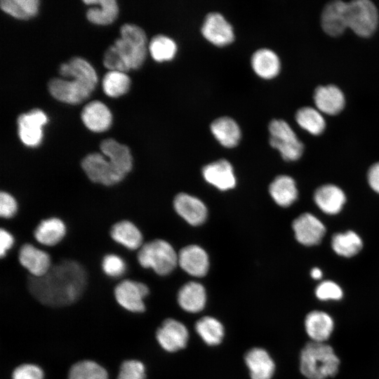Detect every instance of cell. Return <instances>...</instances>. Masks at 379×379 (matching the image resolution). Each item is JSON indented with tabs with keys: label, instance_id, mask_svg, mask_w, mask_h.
I'll return each mask as SVG.
<instances>
[{
	"label": "cell",
	"instance_id": "ba28073f",
	"mask_svg": "<svg viewBox=\"0 0 379 379\" xmlns=\"http://www.w3.org/2000/svg\"><path fill=\"white\" fill-rule=\"evenodd\" d=\"M51 79L48 83L51 95L55 99L70 105H77L87 99L94 89L77 79Z\"/></svg>",
	"mask_w": 379,
	"mask_h": 379
},
{
	"label": "cell",
	"instance_id": "83f0119b",
	"mask_svg": "<svg viewBox=\"0 0 379 379\" xmlns=\"http://www.w3.org/2000/svg\"><path fill=\"white\" fill-rule=\"evenodd\" d=\"M253 71L263 79H272L280 71V60L275 52L269 48H260L251 57Z\"/></svg>",
	"mask_w": 379,
	"mask_h": 379
},
{
	"label": "cell",
	"instance_id": "ffe728a7",
	"mask_svg": "<svg viewBox=\"0 0 379 379\" xmlns=\"http://www.w3.org/2000/svg\"><path fill=\"white\" fill-rule=\"evenodd\" d=\"M314 100L318 110L328 115L340 113L345 103L343 93L335 85L317 87L314 91Z\"/></svg>",
	"mask_w": 379,
	"mask_h": 379
},
{
	"label": "cell",
	"instance_id": "ee69618b",
	"mask_svg": "<svg viewBox=\"0 0 379 379\" xmlns=\"http://www.w3.org/2000/svg\"><path fill=\"white\" fill-rule=\"evenodd\" d=\"M18 211V204L15 198L6 192L0 193V215L4 218H11Z\"/></svg>",
	"mask_w": 379,
	"mask_h": 379
},
{
	"label": "cell",
	"instance_id": "60d3db41",
	"mask_svg": "<svg viewBox=\"0 0 379 379\" xmlns=\"http://www.w3.org/2000/svg\"><path fill=\"white\" fill-rule=\"evenodd\" d=\"M315 295L320 300H339L343 298V292L336 283L324 281L317 286Z\"/></svg>",
	"mask_w": 379,
	"mask_h": 379
},
{
	"label": "cell",
	"instance_id": "cb8c5ba5",
	"mask_svg": "<svg viewBox=\"0 0 379 379\" xmlns=\"http://www.w3.org/2000/svg\"><path fill=\"white\" fill-rule=\"evenodd\" d=\"M314 199L318 207L328 214L339 213L345 202L343 191L334 185H324L316 190Z\"/></svg>",
	"mask_w": 379,
	"mask_h": 379
},
{
	"label": "cell",
	"instance_id": "836d02e7",
	"mask_svg": "<svg viewBox=\"0 0 379 379\" xmlns=\"http://www.w3.org/2000/svg\"><path fill=\"white\" fill-rule=\"evenodd\" d=\"M195 329L201 339L211 346L220 344L224 336L222 324L211 317L201 318L196 323Z\"/></svg>",
	"mask_w": 379,
	"mask_h": 379
},
{
	"label": "cell",
	"instance_id": "7a4b0ae2",
	"mask_svg": "<svg viewBox=\"0 0 379 379\" xmlns=\"http://www.w3.org/2000/svg\"><path fill=\"white\" fill-rule=\"evenodd\" d=\"M340 361L333 347L325 343L311 341L302 349L300 370L307 379H327L336 375Z\"/></svg>",
	"mask_w": 379,
	"mask_h": 379
},
{
	"label": "cell",
	"instance_id": "3957f363",
	"mask_svg": "<svg viewBox=\"0 0 379 379\" xmlns=\"http://www.w3.org/2000/svg\"><path fill=\"white\" fill-rule=\"evenodd\" d=\"M120 35L112 45L117 53L128 70L140 67L147 51L145 32L138 25L124 24L120 28Z\"/></svg>",
	"mask_w": 379,
	"mask_h": 379
},
{
	"label": "cell",
	"instance_id": "e0dca14e",
	"mask_svg": "<svg viewBox=\"0 0 379 379\" xmlns=\"http://www.w3.org/2000/svg\"><path fill=\"white\" fill-rule=\"evenodd\" d=\"M100 149L117 172L124 177L131 172L133 157L128 146L107 138L101 142Z\"/></svg>",
	"mask_w": 379,
	"mask_h": 379
},
{
	"label": "cell",
	"instance_id": "52a82bcc",
	"mask_svg": "<svg viewBox=\"0 0 379 379\" xmlns=\"http://www.w3.org/2000/svg\"><path fill=\"white\" fill-rule=\"evenodd\" d=\"M81 165L88 179L94 183L111 186L125 178L100 153L93 152L87 154L82 159Z\"/></svg>",
	"mask_w": 379,
	"mask_h": 379
},
{
	"label": "cell",
	"instance_id": "603a6c76",
	"mask_svg": "<svg viewBox=\"0 0 379 379\" xmlns=\"http://www.w3.org/2000/svg\"><path fill=\"white\" fill-rule=\"evenodd\" d=\"M251 379H271L275 364L268 352L260 347L250 350L245 356Z\"/></svg>",
	"mask_w": 379,
	"mask_h": 379
},
{
	"label": "cell",
	"instance_id": "8d00e7d4",
	"mask_svg": "<svg viewBox=\"0 0 379 379\" xmlns=\"http://www.w3.org/2000/svg\"><path fill=\"white\" fill-rule=\"evenodd\" d=\"M177 49L175 41L163 34L154 36L148 46V50L152 57L157 62L172 60L176 54Z\"/></svg>",
	"mask_w": 379,
	"mask_h": 379
},
{
	"label": "cell",
	"instance_id": "8992f818",
	"mask_svg": "<svg viewBox=\"0 0 379 379\" xmlns=\"http://www.w3.org/2000/svg\"><path fill=\"white\" fill-rule=\"evenodd\" d=\"M378 13L375 4L368 0H356L347 5V26L356 34L368 37L375 31Z\"/></svg>",
	"mask_w": 379,
	"mask_h": 379
},
{
	"label": "cell",
	"instance_id": "4dcf8cb0",
	"mask_svg": "<svg viewBox=\"0 0 379 379\" xmlns=\"http://www.w3.org/2000/svg\"><path fill=\"white\" fill-rule=\"evenodd\" d=\"M65 234V225L58 218L43 220L34 232L36 240L48 246L56 245L63 239Z\"/></svg>",
	"mask_w": 379,
	"mask_h": 379
},
{
	"label": "cell",
	"instance_id": "f546056e",
	"mask_svg": "<svg viewBox=\"0 0 379 379\" xmlns=\"http://www.w3.org/2000/svg\"><path fill=\"white\" fill-rule=\"evenodd\" d=\"M110 236L114 241L130 250L140 248L142 235L140 230L129 220H121L113 225Z\"/></svg>",
	"mask_w": 379,
	"mask_h": 379
},
{
	"label": "cell",
	"instance_id": "484cf974",
	"mask_svg": "<svg viewBox=\"0 0 379 379\" xmlns=\"http://www.w3.org/2000/svg\"><path fill=\"white\" fill-rule=\"evenodd\" d=\"M59 73L63 77L77 79L93 89L98 81L93 67L86 60L79 57H73L67 62L61 64Z\"/></svg>",
	"mask_w": 379,
	"mask_h": 379
},
{
	"label": "cell",
	"instance_id": "30bf717a",
	"mask_svg": "<svg viewBox=\"0 0 379 379\" xmlns=\"http://www.w3.org/2000/svg\"><path fill=\"white\" fill-rule=\"evenodd\" d=\"M47 121L44 112L33 109L18 117V133L21 142L28 147H36L42 139L41 126Z\"/></svg>",
	"mask_w": 379,
	"mask_h": 379
},
{
	"label": "cell",
	"instance_id": "6da1fadb",
	"mask_svg": "<svg viewBox=\"0 0 379 379\" xmlns=\"http://www.w3.org/2000/svg\"><path fill=\"white\" fill-rule=\"evenodd\" d=\"M87 284L84 267L72 260H63L51 265L41 277L29 276V293L41 303L50 307H62L75 302Z\"/></svg>",
	"mask_w": 379,
	"mask_h": 379
},
{
	"label": "cell",
	"instance_id": "5b68a950",
	"mask_svg": "<svg viewBox=\"0 0 379 379\" xmlns=\"http://www.w3.org/2000/svg\"><path fill=\"white\" fill-rule=\"evenodd\" d=\"M270 145L277 149L286 161L298 160L304 145L289 124L282 119H273L269 124Z\"/></svg>",
	"mask_w": 379,
	"mask_h": 379
},
{
	"label": "cell",
	"instance_id": "44dd1931",
	"mask_svg": "<svg viewBox=\"0 0 379 379\" xmlns=\"http://www.w3.org/2000/svg\"><path fill=\"white\" fill-rule=\"evenodd\" d=\"M305 328L312 341L324 343L333 331L334 321L328 313L313 310L305 317Z\"/></svg>",
	"mask_w": 379,
	"mask_h": 379
},
{
	"label": "cell",
	"instance_id": "1f68e13d",
	"mask_svg": "<svg viewBox=\"0 0 379 379\" xmlns=\"http://www.w3.org/2000/svg\"><path fill=\"white\" fill-rule=\"evenodd\" d=\"M270 194L280 206H291L298 197V190L294 180L285 175L277 176L270 184Z\"/></svg>",
	"mask_w": 379,
	"mask_h": 379
},
{
	"label": "cell",
	"instance_id": "7c38bea8",
	"mask_svg": "<svg viewBox=\"0 0 379 379\" xmlns=\"http://www.w3.org/2000/svg\"><path fill=\"white\" fill-rule=\"evenodd\" d=\"M156 337L164 350L173 352L186 346L189 333L183 324L173 319H167L158 328Z\"/></svg>",
	"mask_w": 379,
	"mask_h": 379
},
{
	"label": "cell",
	"instance_id": "8fae6325",
	"mask_svg": "<svg viewBox=\"0 0 379 379\" xmlns=\"http://www.w3.org/2000/svg\"><path fill=\"white\" fill-rule=\"evenodd\" d=\"M203 36L216 46H225L234 39L232 25L220 13H209L205 18L202 27Z\"/></svg>",
	"mask_w": 379,
	"mask_h": 379
},
{
	"label": "cell",
	"instance_id": "d6986e66",
	"mask_svg": "<svg viewBox=\"0 0 379 379\" xmlns=\"http://www.w3.org/2000/svg\"><path fill=\"white\" fill-rule=\"evenodd\" d=\"M18 258L20 265L33 277L43 276L52 265L50 255L46 252L29 244L21 246Z\"/></svg>",
	"mask_w": 379,
	"mask_h": 379
},
{
	"label": "cell",
	"instance_id": "ac0fdd59",
	"mask_svg": "<svg viewBox=\"0 0 379 379\" xmlns=\"http://www.w3.org/2000/svg\"><path fill=\"white\" fill-rule=\"evenodd\" d=\"M205 180L218 190L225 191L232 189L236 185L232 164L226 159H220L205 166L202 169Z\"/></svg>",
	"mask_w": 379,
	"mask_h": 379
},
{
	"label": "cell",
	"instance_id": "7bdbcfd3",
	"mask_svg": "<svg viewBox=\"0 0 379 379\" xmlns=\"http://www.w3.org/2000/svg\"><path fill=\"white\" fill-rule=\"evenodd\" d=\"M44 377L43 370L39 366L31 364L20 365L12 373V379H44Z\"/></svg>",
	"mask_w": 379,
	"mask_h": 379
},
{
	"label": "cell",
	"instance_id": "7402d4cb",
	"mask_svg": "<svg viewBox=\"0 0 379 379\" xmlns=\"http://www.w3.org/2000/svg\"><path fill=\"white\" fill-rule=\"evenodd\" d=\"M86 127L93 132H102L109 128L112 123V114L108 107L99 100L86 104L81 114Z\"/></svg>",
	"mask_w": 379,
	"mask_h": 379
},
{
	"label": "cell",
	"instance_id": "7dc6e473",
	"mask_svg": "<svg viewBox=\"0 0 379 379\" xmlns=\"http://www.w3.org/2000/svg\"><path fill=\"white\" fill-rule=\"evenodd\" d=\"M310 275L314 279L318 280L322 277V272L320 269L314 267L312 270Z\"/></svg>",
	"mask_w": 379,
	"mask_h": 379
},
{
	"label": "cell",
	"instance_id": "f35d334b",
	"mask_svg": "<svg viewBox=\"0 0 379 379\" xmlns=\"http://www.w3.org/2000/svg\"><path fill=\"white\" fill-rule=\"evenodd\" d=\"M67 379H108L105 368L91 360H83L73 364Z\"/></svg>",
	"mask_w": 379,
	"mask_h": 379
},
{
	"label": "cell",
	"instance_id": "74e56055",
	"mask_svg": "<svg viewBox=\"0 0 379 379\" xmlns=\"http://www.w3.org/2000/svg\"><path fill=\"white\" fill-rule=\"evenodd\" d=\"M131 79L123 72L109 71L102 79V88L105 93L112 98L125 94L129 89Z\"/></svg>",
	"mask_w": 379,
	"mask_h": 379
},
{
	"label": "cell",
	"instance_id": "e575fe53",
	"mask_svg": "<svg viewBox=\"0 0 379 379\" xmlns=\"http://www.w3.org/2000/svg\"><path fill=\"white\" fill-rule=\"evenodd\" d=\"M38 0H1L2 11L15 18L28 20L34 17L39 8Z\"/></svg>",
	"mask_w": 379,
	"mask_h": 379
},
{
	"label": "cell",
	"instance_id": "b9f144b4",
	"mask_svg": "<svg viewBox=\"0 0 379 379\" xmlns=\"http://www.w3.org/2000/svg\"><path fill=\"white\" fill-rule=\"evenodd\" d=\"M102 268L107 276L118 277L125 272L126 264L119 256L115 254H107L102 259Z\"/></svg>",
	"mask_w": 379,
	"mask_h": 379
},
{
	"label": "cell",
	"instance_id": "ab89813d",
	"mask_svg": "<svg viewBox=\"0 0 379 379\" xmlns=\"http://www.w3.org/2000/svg\"><path fill=\"white\" fill-rule=\"evenodd\" d=\"M145 367L138 360L124 361L120 367L117 379H145Z\"/></svg>",
	"mask_w": 379,
	"mask_h": 379
},
{
	"label": "cell",
	"instance_id": "4316f807",
	"mask_svg": "<svg viewBox=\"0 0 379 379\" xmlns=\"http://www.w3.org/2000/svg\"><path fill=\"white\" fill-rule=\"evenodd\" d=\"M210 128L215 138L225 147L237 146L241 139L240 127L231 117H221L215 119Z\"/></svg>",
	"mask_w": 379,
	"mask_h": 379
},
{
	"label": "cell",
	"instance_id": "f1b7e54d",
	"mask_svg": "<svg viewBox=\"0 0 379 379\" xmlns=\"http://www.w3.org/2000/svg\"><path fill=\"white\" fill-rule=\"evenodd\" d=\"M87 5L95 6L87 10L86 18L92 23L107 25L117 18L119 8L114 0H84Z\"/></svg>",
	"mask_w": 379,
	"mask_h": 379
},
{
	"label": "cell",
	"instance_id": "9a60e30c",
	"mask_svg": "<svg viewBox=\"0 0 379 379\" xmlns=\"http://www.w3.org/2000/svg\"><path fill=\"white\" fill-rule=\"evenodd\" d=\"M178 263L187 274L197 277L205 276L209 268L206 252L197 245H190L182 248L178 254Z\"/></svg>",
	"mask_w": 379,
	"mask_h": 379
},
{
	"label": "cell",
	"instance_id": "9c48e42d",
	"mask_svg": "<svg viewBox=\"0 0 379 379\" xmlns=\"http://www.w3.org/2000/svg\"><path fill=\"white\" fill-rule=\"evenodd\" d=\"M148 293V287L145 284L130 279L121 281L114 288V296L117 302L132 312L145 311L144 298Z\"/></svg>",
	"mask_w": 379,
	"mask_h": 379
},
{
	"label": "cell",
	"instance_id": "277c9868",
	"mask_svg": "<svg viewBox=\"0 0 379 379\" xmlns=\"http://www.w3.org/2000/svg\"><path fill=\"white\" fill-rule=\"evenodd\" d=\"M138 260L145 268H152L157 274H170L178 263V254L173 246L162 239H155L142 245L138 253Z\"/></svg>",
	"mask_w": 379,
	"mask_h": 379
},
{
	"label": "cell",
	"instance_id": "d6a6232c",
	"mask_svg": "<svg viewBox=\"0 0 379 379\" xmlns=\"http://www.w3.org/2000/svg\"><path fill=\"white\" fill-rule=\"evenodd\" d=\"M331 245L333 251L339 255L350 258L358 253L363 244L360 237L353 231L335 234Z\"/></svg>",
	"mask_w": 379,
	"mask_h": 379
},
{
	"label": "cell",
	"instance_id": "4fadbf2b",
	"mask_svg": "<svg viewBox=\"0 0 379 379\" xmlns=\"http://www.w3.org/2000/svg\"><path fill=\"white\" fill-rule=\"evenodd\" d=\"M295 239L305 246L319 244L324 236L326 228L314 215L309 213L301 214L292 224Z\"/></svg>",
	"mask_w": 379,
	"mask_h": 379
},
{
	"label": "cell",
	"instance_id": "5bb4252c",
	"mask_svg": "<svg viewBox=\"0 0 379 379\" xmlns=\"http://www.w3.org/2000/svg\"><path fill=\"white\" fill-rule=\"evenodd\" d=\"M348 3L334 1L327 4L321 13V27L331 36L342 34L347 26Z\"/></svg>",
	"mask_w": 379,
	"mask_h": 379
},
{
	"label": "cell",
	"instance_id": "f6af8a7d",
	"mask_svg": "<svg viewBox=\"0 0 379 379\" xmlns=\"http://www.w3.org/2000/svg\"><path fill=\"white\" fill-rule=\"evenodd\" d=\"M14 239L6 230L1 228L0 230V256L4 258L6 252L13 246Z\"/></svg>",
	"mask_w": 379,
	"mask_h": 379
},
{
	"label": "cell",
	"instance_id": "bcb514c9",
	"mask_svg": "<svg viewBox=\"0 0 379 379\" xmlns=\"http://www.w3.org/2000/svg\"><path fill=\"white\" fill-rule=\"evenodd\" d=\"M367 177L370 187L375 192L379 193V162L371 166Z\"/></svg>",
	"mask_w": 379,
	"mask_h": 379
},
{
	"label": "cell",
	"instance_id": "d590c367",
	"mask_svg": "<svg viewBox=\"0 0 379 379\" xmlns=\"http://www.w3.org/2000/svg\"><path fill=\"white\" fill-rule=\"evenodd\" d=\"M295 120L298 125L310 133L318 135L323 133L326 122L321 113L310 107H304L298 110Z\"/></svg>",
	"mask_w": 379,
	"mask_h": 379
},
{
	"label": "cell",
	"instance_id": "d4e9b609",
	"mask_svg": "<svg viewBox=\"0 0 379 379\" xmlns=\"http://www.w3.org/2000/svg\"><path fill=\"white\" fill-rule=\"evenodd\" d=\"M178 302L182 310L196 313L201 311L206 302V290L198 282L190 281L183 285L178 293Z\"/></svg>",
	"mask_w": 379,
	"mask_h": 379
},
{
	"label": "cell",
	"instance_id": "2e32d148",
	"mask_svg": "<svg viewBox=\"0 0 379 379\" xmlns=\"http://www.w3.org/2000/svg\"><path fill=\"white\" fill-rule=\"evenodd\" d=\"M175 211L192 225H199L205 222L208 211L199 199L186 193H180L174 199Z\"/></svg>",
	"mask_w": 379,
	"mask_h": 379
}]
</instances>
